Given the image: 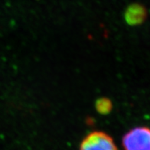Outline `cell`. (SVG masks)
<instances>
[{
	"instance_id": "cell-3",
	"label": "cell",
	"mask_w": 150,
	"mask_h": 150,
	"mask_svg": "<svg viewBox=\"0 0 150 150\" xmlns=\"http://www.w3.org/2000/svg\"><path fill=\"white\" fill-rule=\"evenodd\" d=\"M147 12L144 6L134 3L129 6L124 12L125 21L129 25L136 26L144 22Z\"/></svg>"
},
{
	"instance_id": "cell-2",
	"label": "cell",
	"mask_w": 150,
	"mask_h": 150,
	"mask_svg": "<svg viewBox=\"0 0 150 150\" xmlns=\"http://www.w3.org/2000/svg\"><path fill=\"white\" fill-rule=\"evenodd\" d=\"M80 150H118V148L109 135L103 132L95 131L83 139Z\"/></svg>"
},
{
	"instance_id": "cell-1",
	"label": "cell",
	"mask_w": 150,
	"mask_h": 150,
	"mask_svg": "<svg viewBox=\"0 0 150 150\" xmlns=\"http://www.w3.org/2000/svg\"><path fill=\"white\" fill-rule=\"evenodd\" d=\"M124 150H150V129L138 127L127 132L122 138Z\"/></svg>"
},
{
	"instance_id": "cell-4",
	"label": "cell",
	"mask_w": 150,
	"mask_h": 150,
	"mask_svg": "<svg viewBox=\"0 0 150 150\" xmlns=\"http://www.w3.org/2000/svg\"><path fill=\"white\" fill-rule=\"evenodd\" d=\"M96 110L99 113L102 115L108 114L109 112L112 110V104L110 100L107 98H100L98 99L96 102Z\"/></svg>"
}]
</instances>
